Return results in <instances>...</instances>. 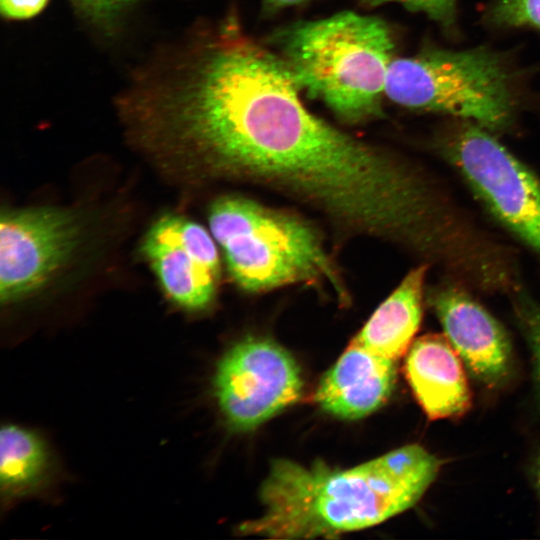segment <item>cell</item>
I'll use <instances>...</instances> for the list:
<instances>
[{"instance_id":"1","label":"cell","mask_w":540,"mask_h":540,"mask_svg":"<svg viewBox=\"0 0 540 540\" xmlns=\"http://www.w3.org/2000/svg\"><path fill=\"white\" fill-rule=\"evenodd\" d=\"M440 467L441 461L418 444L347 469L274 460L259 492L263 511L239 530L308 539L369 528L414 506Z\"/></svg>"},{"instance_id":"2","label":"cell","mask_w":540,"mask_h":540,"mask_svg":"<svg viewBox=\"0 0 540 540\" xmlns=\"http://www.w3.org/2000/svg\"><path fill=\"white\" fill-rule=\"evenodd\" d=\"M269 43L300 89L325 103L340 120L358 124L383 116L395 43L382 19L342 11L282 27Z\"/></svg>"},{"instance_id":"3","label":"cell","mask_w":540,"mask_h":540,"mask_svg":"<svg viewBox=\"0 0 540 540\" xmlns=\"http://www.w3.org/2000/svg\"><path fill=\"white\" fill-rule=\"evenodd\" d=\"M209 229L234 282L249 292L328 280L343 293L317 231L293 215L241 196H223L209 208Z\"/></svg>"},{"instance_id":"4","label":"cell","mask_w":540,"mask_h":540,"mask_svg":"<svg viewBox=\"0 0 540 540\" xmlns=\"http://www.w3.org/2000/svg\"><path fill=\"white\" fill-rule=\"evenodd\" d=\"M385 96L407 109L446 114L489 131L509 127L517 104L509 63L483 47L457 51L429 45L414 56L393 58Z\"/></svg>"},{"instance_id":"5","label":"cell","mask_w":540,"mask_h":540,"mask_svg":"<svg viewBox=\"0 0 540 540\" xmlns=\"http://www.w3.org/2000/svg\"><path fill=\"white\" fill-rule=\"evenodd\" d=\"M489 132L457 119L440 132L437 148L487 210L540 255V181Z\"/></svg>"},{"instance_id":"6","label":"cell","mask_w":540,"mask_h":540,"mask_svg":"<svg viewBox=\"0 0 540 540\" xmlns=\"http://www.w3.org/2000/svg\"><path fill=\"white\" fill-rule=\"evenodd\" d=\"M213 393L227 425L250 431L299 400L301 371L293 356L274 341L247 337L219 360Z\"/></svg>"},{"instance_id":"7","label":"cell","mask_w":540,"mask_h":540,"mask_svg":"<svg viewBox=\"0 0 540 540\" xmlns=\"http://www.w3.org/2000/svg\"><path fill=\"white\" fill-rule=\"evenodd\" d=\"M77 214L55 207L3 210L0 218V299L13 303L41 289L80 244Z\"/></svg>"},{"instance_id":"8","label":"cell","mask_w":540,"mask_h":540,"mask_svg":"<svg viewBox=\"0 0 540 540\" xmlns=\"http://www.w3.org/2000/svg\"><path fill=\"white\" fill-rule=\"evenodd\" d=\"M214 240L203 226L175 214L161 216L146 232L141 252L176 306L200 311L213 301L220 270Z\"/></svg>"},{"instance_id":"9","label":"cell","mask_w":540,"mask_h":540,"mask_svg":"<svg viewBox=\"0 0 540 540\" xmlns=\"http://www.w3.org/2000/svg\"><path fill=\"white\" fill-rule=\"evenodd\" d=\"M427 301L445 337L482 384L497 387L512 371L510 338L501 325L462 285L441 282L428 290Z\"/></svg>"},{"instance_id":"10","label":"cell","mask_w":540,"mask_h":540,"mask_svg":"<svg viewBox=\"0 0 540 540\" xmlns=\"http://www.w3.org/2000/svg\"><path fill=\"white\" fill-rule=\"evenodd\" d=\"M396 362L352 340L322 376L314 400L323 411L339 419L364 418L390 398L396 382Z\"/></svg>"},{"instance_id":"11","label":"cell","mask_w":540,"mask_h":540,"mask_svg":"<svg viewBox=\"0 0 540 540\" xmlns=\"http://www.w3.org/2000/svg\"><path fill=\"white\" fill-rule=\"evenodd\" d=\"M462 362L445 335H423L408 349L405 376L429 419L455 418L470 408L471 393Z\"/></svg>"},{"instance_id":"12","label":"cell","mask_w":540,"mask_h":540,"mask_svg":"<svg viewBox=\"0 0 540 540\" xmlns=\"http://www.w3.org/2000/svg\"><path fill=\"white\" fill-rule=\"evenodd\" d=\"M427 269V264L412 269L353 340L394 361L405 355L421 323Z\"/></svg>"},{"instance_id":"13","label":"cell","mask_w":540,"mask_h":540,"mask_svg":"<svg viewBox=\"0 0 540 540\" xmlns=\"http://www.w3.org/2000/svg\"><path fill=\"white\" fill-rule=\"evenodd\" d=\"M56 462L45 440L31 429L4 425L0 432V492L10 503L40 494L55 480Z\"/></svg>"},{"instance_id":"14","label":"cell","mask_w":540,"mask_h":540,"mask_svg":"<svg viewBox=\"0 0 540 540\" xmlns=\"http://www.w3.org/2000/svg\"><path fill=\"white\" fill-rule=\"evenodd\" d=\"M511 293L514 314L528 342L540 386V304L520 287Z\"/></svg>"},{"instance_id":"15","label":"cell","mask_w":540,"mask_h":540,"mask_svg":"<svg viewBox=\"0 0 540 540\" xmlns=\"http://www.w3.org/2000/svg\"><path fill=\"white\" fill-rule=\"evenodd\" d=\"M488 20L500 27H525L540 31V0H496Z\"/></svg>"},{"instance_id":"16","label":"cell","mask_w":540,"mask_h":540,"mask_svg":"<svg viewBox=\"0 0 540 540\" xmlns=\"http://www.w3.org/2000/svg\"><path fill=\"white\" fill-rule=\"evenodd\" d=\"M360 2L369 8L387 3H400L410 11L427 15L448 33L456 28L457 0H360Z\"/></svg>"},{"instance_id":"17","label":"cell","mask_w":540,"mask_h":540,"mask_svg":"<svg viewBox=\"0 0 540 540\" xmlns=\"http://www.w3.org/2000/svg\"><path fill=\"white\" fill-rule=\"evenodd\" d=\"M83 15L99 25H110L135 0H72Z\"/></svg>"},{"instance_id":"18","label":"cell","mask_w":540,"mask_h":540,"mask_svg":"<svg viewBox=\"0 0 540 540\" xmlns=\"http://www.w3.org/2000/svg\"><path fill=\"white\" fill-rule=\"evenodd\" d=\"M48 0H0L2 14L13 20L28 19L38 14Z\"/></svg>"},{"instance_id":"19","label":"cell","mask_w":540,"mask_h":540,"mask_svg":"<svg viewBox=\"0 0 540 540\" xmlns=\"http://www.w3.org/2000/svg\"><path fill=\"white\" fill-rule=\"evenodd\" d=\"M310 1L311 0H262V6L265 13L272 14L284 8L298 6Z\"/></svg>"},{"instance_id":"20","label":"cell","mask_w":540,"mask_h":540,"mask_svg":"<svg viewBox=\"0 0 540 540\" xmlns=\"http://www.w3.org/2000/svg\"><path fill=\"white\" fill-rule=\"evenodd\" d=\"M534 479H535V485L536 490L538 492V495L540 497V456L538 457L535 468H534Z\"/></svg>"}]
</instances>
